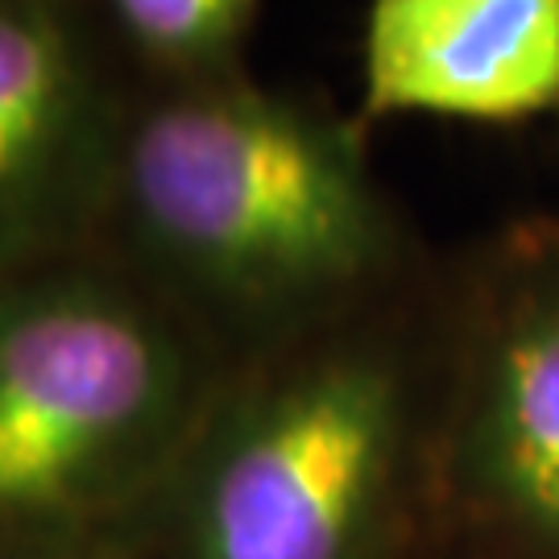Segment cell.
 <instances>
[{"label": "cell", "instance_id": "1", "mask_svg": "<svg viewBox=\"0 0 559 559\" xmlns=\"http://www.w3.org/2000/svg\"><path fill=\"white\" fill-rule=\"evenodd\" d=\"M360 124L320 117L249 71L133 80L104 228L182 323L270 328L369 274L385 221Z\"/></svg>", "mask_w": 559, "mask_h": 559}, {"label": "cell", "instance_id": "2", "mask_svg": "<svg viewBox=\"0 0 559 559\" xmlns=\"http://www.w3.org/2000/svg\"><path fill=\"white\" fill-rule=\"evenodd\" d=\"M200 357L129 270L67 258L0 278V522L71 514L179 427Z\"/></svg>", "mask_w": 559, "mask_h": 559}, {"label": "cell", "instance_id": "3", "mask_svg": "<svg viewBox=\"0 0 559 559\" xmlns=\"http://www.w3.org/2000/svg\"><path fill=\"white\" fill-rule=\"evenodd\" d=\"M92 0H0V278L87 253L133 96Z\"/></svg>", "mask_w": 559, "mask_h": 559}, {"label": "cell", "instance_id": "4", "mask_svg": "<svg viewBox=\"0 0 559 559\" xmlns=\"http://www.w3.org/2000/svg\"><path fill=\"white\" fill-rule=\"evenodd\" d=\"M394 423V381L365 357L278 378L233 423L200 514V559H344Z\"/></svg>", "mask_w": 559, "mask_h": 559}, {"label": "cell", "instance_id": "5", "mask_svg": "<svg viewBox=\"0 0 559 559\" xmlns=\"http://www.w3.org/2000/svg\"><path fill=\"white\" fill-rule=\"evenodd\" d=\"M559 112V0H369L357 124Z\"/></svg>", "mask_w": 559, "mask_h": 559}, {"label": "cell", "instance_id": "6", "mask_svg": "<svg viewBox=\"0 0 559 559\" xmlns=\"http://www.w3.org/2000/svg\"><path fill=\"white\" fill-rule=\"evenodd\" d=\"M493 452L510 493L559 526V307L531 316L498 348Z\"/></svg>", "mask_w": 559, "mask_h": 559}, {"label": "cell", "instance_id": "7", "mask_svg": "<svg viewBox=\"0 0 559 559\" xmlns=\"http://www.w3.org/2000/svg\"><path fill=\"white\" fill-rule=\"evenodd\" d=\"M261 0H100L133 75L158 83L221 80L245 71V38Z\"/></svg>", "mask_w": 559, "mask_h": 559}]
</instances>
